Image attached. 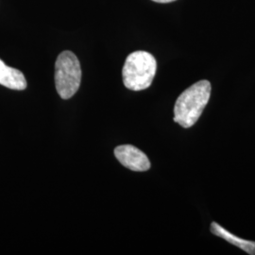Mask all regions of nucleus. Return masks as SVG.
Instances as JSON below:
<instances>
[{
	"label": "nucleus",
	"instance_id": "nucleus-1",
	"mask_svg": "<svg viewBox=\"0 0 255 255\" xmlns=\"http://www.w3.org/2000/svg\"><path fill=\"white\" fill-rule=\"evenodd\" d=\"M211 96V83L200 81L194 83L177 99L174 106L173 120L188 128L197 123Z\"/></svg>",
	"mask_w": 255,
	"mask_h": 255
},
{
	"label": "nucleus",
	"instance_id": "nucleus-2",
	"mask_svg": "<svg viewBox=\"0 0 255 255\" xmlns=\"http://www.w3.org/2000/svg\"><path fill=\"white\" fill-rule=\"evenodd\" d=\"M157 62L146 51H135L128 55L123 66V82L128 89L142 91L148 88L154 79Z\"/></svg>",
	"mask_w": 255,
	"mask_h": 255
},
{
	"label": "nucleus",
	"instance_id": "nucleus-4",
	"mask_svg": "<svg viewBox=\"0 0 255 255\" xmlns=\"http://www.w3.org/2000/svg\"><path fill=\"white\" fill-rule=\"evenodd\" d=\"M115 155L121 164L132 171H146L150 162L143 151L131 145H122L115 149Z\"/></svg>",
	"mask_w": 255,
	"mask_h": 255
},
{
	"label": "nucleus",
	"instance_id": "nucleus-6",
	"mask_svg": "<svg viewBox=\"0 0 255 255\" xmlns=\"http://www.w3.org/2000/svg\"><path fill=\"white\" fill-rule=\"evenodd\" d=\"M210 230L212 234L217 237H221L229 243L235 245L243 250L248 255H255V242L242 239L240 237H236L233 234L229 233L227 230L222 228L217 222H212Z\"/></svg>",
	"mask_w": 255,
	"mask_h": 255
},
{
	"label": "nucleus",
	"instance_id": "nucleus-5",
	"mask_svg": "<svg viewBox=\"0 0 255 255\" xmlns=\"http://www.w3.org/2000/svg\"><path fill=\"white\" fill-rule=\"evenodd\" d=\"M0 84L18 91L27 88V81L24 74L18 69L6 65L2 60H0Z\"/></svg>",
	"mask_w": 255,
	"mask_h": 255
},
{
	"label": "nucleus",
	"instance_id": "nucleus-3",
	"mask_svg": "<svg viewBox=\"0 0 255 255\" xmlns=\"http://www.w3.org/2000/svg\"><path fill=\"white\" fill-rule=\"evenodd\" d=\"M82 68L77 56L71 51H64L58 56L55 64V85L63 100H69L80 88Z\"/></svg>",
	"mask_w": 255,
	"mask_h": 255
},
{
	"label": "nucleus",
	"instance_id": "nucleus-7",
	"mask_svg": "<svg viewBox=\"0 0 255 255\" xmlns=\"http://www.w3.org/2000/svg\"><path fill=\"white\" fill-rule=\"evenodd\" d=\"M157 3H169V2H173L175 0H152Z\"/></svg>",
	"mask_w": 255,
	"mask_h": 255
}]
</instances>
